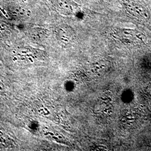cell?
Instances as JSON below:
<instances>
[{
	"instance_id": "6da1fadb",
	"label": "cell",
	"mask_w": 151,
	"mask_h": 151,
	"mask_svg": "<svg viewBox=\"0 0 151 151\" xmlns=\"http://www.w3.org/2000/svg\"><path fill=\"white\" fill-rule=\"evenodd\" d=\"M124 13L132 19L151 29V8L140 0H120Z\"/></svg>"
},
{
	"instance_id": "7a4b0ae2",
	"label": "cell",
	"mask_w": 151,
	"mask_h": 151,
	"mask_svg": "<svg viewBox=\"0 0 151 151\" xmlns=\"http://www.w3.org/2000/svg\"><path fill=\"white\" fill-rule=\"evenodd\" d=\"M55 10L60 14L70 16L73 15H82L80 6L72 0H50Z\"/></svg>"
},
{
	"instance_id": "3957f363",
	"label": "cell",
	"mask_w": 151,
	"mask_h": 151,
	"mask_svg": "<svg viewBox=\"0 0 151 151\" xmlns=\"http://www.w3.org/2000/svg\"><path fill=\"white\" fill-rule=\"evenodd\" d=\"M57 32L60 40L65 43H69L70 42V30L67 26H60L58 28Z\"/></svg>"
},
{
	"instance_id": "277c9868",
	"label": "cell",
	"mask_w": 151,
	"mask_h": 151,
	"mask_svg": "<svg viewBox=\"0 0 151 151\" xmlns=\"http://www.w3.org/2000/svg\"><path fill=\"white\" fill-rule=\"evenodd\" d=\"M9 32V29L8 27L5 23L0 22V37H5L7 35Z\"/></svg>"
},
{
	"instance_id": "5b68a950",
	"label": "cell",
	"mask_w": 151,
	"mask_h": 151,
	"mask_svg": "<svg viewBox=\"0 0 151 151\" xmlns=\"http://www.w3.org/2000/svg\"><path fill=\"white\" fill-rule=\"evenodd\" d=\"M86 1H97V2H105V1H108V0H86Z\"/></svg>"
}]
</instances>
